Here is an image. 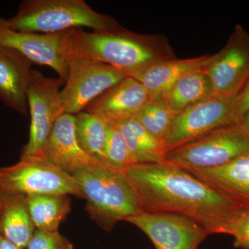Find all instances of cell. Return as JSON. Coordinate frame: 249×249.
Segmentation results:
<instances>
[{"label":"cell","instance_id":"cell-23","mask_svg":"<svg viewBox=\"0 0 249 249\" xmlns=\"http://www.w3.org/2000/svg\"><path fill=\"white\" fill-rule=\"evenodd\" d=\"M175 116L161 99H151L134 118L162 143Z\"/></svg>","mask_w":249,"mask_h":249},{"label":"cell","instance_id":"cell-1","mask_svg":"<svg viewBox=\"0 0 249 249\" xmlns=\"http://www.w3.org/2000/svg\"><path fill=\"white\" fill-rule=\"evenodd\" d=\"M142 213H173L199 222L211 234H222L241 207L202 180L167 162L134 165L125 171Z\"/></svg>","mask_w":249,"mask_h":249},{"label":"cell","instance_id":"cell-17","mask_svg":"<svg viewBox=\"0 0 249 249\" xmlns=\"http://www.w3.org/2000/svg\"><path fill=\"white\" fill-rule=\"evenodd\" d=\"M213 55L206 54L193 58L170 59L147 67L130 77L142 83L151 99H160L178 80L192 71L207 66L213 58Z\"/></svg>","mask_w":249,"mask_h":249},{"label":"cell","instance_id":"cell-3","mask_svg":"<svg viewBox=\"0 0 249 249\" xmlns=\"http://www.w3.org/2000/svg\"><path fill=\"white\" fill-rule=\"evenodd\" d=\"M72 176L87 201V212L106 231H111L118 222L142 213L125 173L97 160Z\"/></svg>","mask_w":249,"mask_h":249},{"label":"cell","instance_id":"cell-22","mask_svg":"<svg viewBox=\"0 0 249 249\" xmlns=\"http://www.w3.org/2000/svg\"><path fill=\"white\" fill-rule=\"evenodd\" d=\"M75 127L80 147L90 157L106 165L107 123L95 114L81 111L75 115Z\"/></svg>","mask_w":249,"mask_h":249},{"label":"cell","instance_id":"cell-4","mask_svg":"<svg viewBox=\"0 0 249 249\" xmlns=\"http://www.w3.org/2000/svg\"><path fill=\"white\" fill-rule=\"evenodd\" d=\"M4 22L12 30L46 34L83 27L107 31L121 26L111 16L96 12L84 0H26L17 14Z\"/></svg>","mask_w":249,"mask_h":249},{"label":"cell","instance_id":"cell-15","mask_svg":"<svg viewBox=\"0 0 249 249\" xmlns=\"http://www.w3.org/2000/svg\"><path fill=\"white\" fill-rule=\"evenodd\" d=\"M32 65L16 51L0 46V100L21 114H27V89Z\"/></svg>","mask_w":249,"mask_h":249},{"label":"cell","instance_id":"cell-10","mask_svg":"<svg viewBox=\"0 0 249 249\" xmlns=\"http://www.w3.org/2000/svg\"><path fill=\"white\" fill-rule=\"evenodd\" d=\"M126 222L139 228L157 249H197L210 235L195 219L173 213H142Z\"/></svg>","mask_w":249,"mask_h":249},{"label":"cell","instance_id":"cell-19","mask_svg":"<svg viewBox=\"0 0 249 249\" xmlns=\"http://www.w3.org/2000/svg\"><path fill=\"white\" fill-rule=\"evenodd\" d=\"M214 95L205 68L188 73L167 90L160 99L175 115Z\"/></svg>","mask_w":249,"mask_h":249},{"label":"cell","instance_id":"cell-27","mask_svg":"<svg viewBox=\"0 0 249 249\" xmlns=\"http://www.w3.org/2000/svg\"><path fill=\"white\" fill-rule=\"evenodd\" d=\"M249 111V78L243 89L236 96L233 118L237 123Z\"/></svg>","mask_w":249,"mask_h":249},{"label":"cell","instance_id":"cell-5","mask_svg":"<svg viewBox=\"0 0 249 249\" xmlns=\"http://www.w3.org/2000/svg\"><path fill=\"white\" fill-rule=\"evenodd\" d=\"M62 49L69 67V76L60 96L65 114L76 115L115 86L126 76L114 67L93 61L74 48L67 35L62 34Z\"/></svg>","mask_w":249,"mask_h":249},{"label":"cell","instance_id":"cell-18","mask_svg":"<svg viewBox=\"0 0 249 249\" xmlns=\"http://www.w3.org/2000/svg\"><path fill=\"white\" fill-rule=\"evenodd\" d=\"M35 231L26 196L0 188V234L25 249Z\"/></svg>","mask_w":249,"mask_h":249},{"label":"cell","instance_id":"cell-13","mask_svg":"<svg viewBox=\"0 0 249 249\" xmlns=\"http://www.w3.org/2000/svg\"><path fill=\"white\" fill-rule=\"evenodd\" d=\"M150 100V94L142 83L126 76L90 103L85 111L99 116L108 124H116L135 117Z\"/></svg>","mask_w":249,"mask_h":249},{"label":"cell","instance_id":"cell-12","mask_svg":"<svg viewBox=\"0 0 249 249\" xmlns=\"http://www.w3.org/2000/svg\"><path fill=\"white\" fill-rule=\"evenodd\" d=\"M62 34L20 32L5 25L0 18V46L16 51L32 64L52 68L67 81L69 67L62 49Z\"/></svg>","mask_w":249,"mask_h":249},{"label":"cell","instance_id":"cell-16","mask_svg":"<svg viewBox=\"0 0 249 249\" xmlns=\"http://www.w3.org/2000/svg\"><path fill=\"white\" fill-rule=\"evenodd\" d=\"M189 173L239 206L249 208V152L222 166Z\"/></svg>","mask_w":249,"mask_h":249},{"label":"cell","instance_id":"cell-7","mask_svg":"<svg viewBox=\"0 0 249 249\" xmlns=\"http://www.w3.org/2000/svg\"><path fill=\"white\" fill-rule=\"evenodd\" d=\"M0 188L26 196L65 195L83 198L74 178L42 155L21 157L16 164L0 168Z\"/></svg>","mask_w":249,"mask_h":249},{"label":"cell","instance_id":"cell-26","mask_svg":"<svg viewBox=\"0 0 249 249\" xmlns=\"http://www.w3.org/2000/svg\"><path fill=\"white\" fill-rule=\"evenodd\" d=\"M25 249H74L71 242L58 231L36 230Z\"/></svg>","mask_w":249,"mask_h":249},{"label":"cell","instance_id":"cell-14","mask_svg":"<svg viewBox=\"0 0 249 249\" xmlns=\"http://www.w3.org/2000/svg\"><path fill=\"white\" fill-rule=\"evenodd\" d=\"M39 155L71 176L78 170L97 161L80 147L76 137L75 116L68 114L60 116Z\"/></svg>","mask_w":249,"mask_h":249},{"label":"cell","instance_id":"cell-25","mask_svg":"<svg viewBox=\"0 0 249 249\" xmlns=\"http://www.w3.org/2000/svg\"><path fill=\"white\" fill-rule=\"evenodd\" d=\"M222 234L234 237L235 248L249 249V208L235 210L226 223Z\"/></svg>","mask_w":249,"mask_h":249},{"label":"cell","instance_id":"cell-20","mask_svg":"<svg viewBox=\"0 0 249 249\" xmlns=\"http://www.w3.org/2000/svg\"><path fill=\"white\" fill-rule=\"evenodd\" d=\"M115 124L124 136L135 165L157 164L165 162L162 143L139 124L129 118Z\"/></svg>","mask_w":249,"mask_h":249},{"label":"cell","instance_id":"cell-21","mask_svg":"<svg viewBox=\"0 0 249 249\" xmlns=\"http://www.w3.org/2000/svg\"><path fill=\"white\" fill-rule=\"evenodd\" d=\"M26 199L33 224L42 231H58L71 210V199L65 195H36Z\"/></svg>","mask_w":249,"mask_h":249},{"label":"cell","instance_id":"cell-29","mask_svg":"<svg viewBox=\"0 0 249 249\" xmlns=\"http://www.w3.org/2000/svg\"><path fill=\"white\" fill-rule=\"evenodd\" d=\"M239 124L242 126V128L245 129L246 132L249 134V111L246 113L245 115L242 116L238 121Z\"/></svg>","mask_w":249,"mask_h":249},{"label":"cell","instance_id":"cell-9","mask_svg":"<svg viewBox=\"0 0 249 249\" xmlns=\"http://www.w3.org/2000/svg\"><path fill=\"white\" fill-rule=\"evenodd\" d=\"M235 97L214 94L175 115L162 142L165 154L217 127L236 123Z\"/></svg>","mask_w":249,"mask_h":249},{"label":"cell","instance_id":"cell-28","mask_svg":"<svg viewBox=\"0 0 249 249\" xmlns=\"http://www.w3.org/2000/svg\"><path fill=\"white\" fill-rule=\"evenodd\" d=\"M0 249H22L10 242L0 234Z\"/></svg>","mask_w":249,"mask_h":249},{"label":"cell","instance_id":"cell-6","mask_svg":"<svg viewBox=\"0 0 249 249\" xmlns=\"http://www.w3.org/2000/svg\"><path fill=\"white\" fill-rule=\"evenodd\" d=\"M249 152V134L234 123L167 152L165 160L191 172L222 166Z\"/></svg>","mask_w":249,"mask_h":249},{"label":"cell","instance_id":"cell-24","mask_svg":"<svg viewBox=\"0 0 249 249\" xmlns=\"http://www.w3.org/2000/svg\"><path fill=\"white\" fill-rule=\"evenodd\" d=\"M106 160L108 166L124 173L135 165L124 136L115 124H108Z\"/></svg>","mask_w":249,"mask_h":249},{"label":"cell","instance_id":"cell-8","mask_svg":"<svg viewBox=\"0 0 249 249\" xmlns=\"http://www.w3.org/2000/svg\"><path fill=\"white\" fill-rule=\"evenodd\" d=\"M64 84L60 78H49L37 70H31L27 89L30 132L21 157L40 155L54 125L65 114L60 96Z\"/></svg>","mask_w":249,"mask_h":249},{"label":"cell","instance_id":"cell-2","mask_svg":"<svg viewBox=\"0 0 249 249\" xmlns=\"http://www.w3.org/2000/svg\"><path fill=\"white\" fill-rule=\"evenodd\" d=\"M67 34L80 53L93 61L114 67L126 76L177 58L168 37L160 34H137L122 26L93 32L77 28L67 30Z\"/></svg>","mask_w":249,"mask_h":249},{"label":"cell","instance_id":"cell-11","mask_svg":"<svg viewBox=\"0 0 249 249\" xmlns=\"http://www.w3.org/2000/svg\"><path fill=\"white\" fill-rule=\"evenodd\" d=\"M214 94L234 97L249 78V35L237 24L226 45L205 67Z\"/></svg>","mask_w":249,"mask_h":249}]
</instances>
